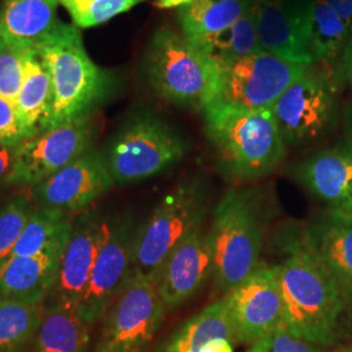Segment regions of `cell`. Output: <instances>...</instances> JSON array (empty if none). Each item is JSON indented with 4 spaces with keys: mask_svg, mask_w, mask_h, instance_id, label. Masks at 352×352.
Segmentation results:
<instances>
[{
    "mask_svg": "<svg viewBox=\"0 0 352 352\" xmlns=\"http://www.w3.org/2000/svg\"><path fill=\"white\" fill-rule=\"evenodd\" d=\"M253 0H192L177 8L183 36L190 42L223 32L236 23Z\"/></svg>",
    "mask_w": 352,
    "mask_h": 352,
    "instance_id": "26",
    "label": "cell"
},
{
    "mask_svg": "<svg viewBox=\"0 0 352 352\" xmlns=\"http://www.w3.org/2000/svg\"><path fill=\"white\" fill-rule=\"evenodd\" d=\"M342 72L352 87V33L342 55Z\"/></svg>",
    "mask_w": 352,
    "mask_h": 352,
    "instance_id": "37",
    "label": "cell"
},
{
    "mask_svg": "<svg viewBox=\"0 0 352 352\" xmlns=\"http://www.w3.org/2000/svg\"><path fill=\"white\" fill-rule=\"evenodd\" d=\"M52 102V84L47 67L34 46L28 55L24 82L14 102L25 140L42 133Z\"/></svg>",
    "mask_w": 352,
    "mask_h": 352,
    "instance_id": "23",
    "label": "cell"
},
{
    "mask_svg": "<svg viewBox=\"0 0 352 352\" xmlns=\"http://www.w3.org/2000/svg\"><path fill=\"white\" fill-rule=\"evenodd\" d=\"M308 71L309 65L294 63L265 51L221 64L219 91L209 106L272 109L289 85Z\"/></svg>",
    "mask_w": 352,
    "mask_h": 352,
    "instance_id": "8",
    "label": "cell"
},
{
    "mask_svg": "<svg viewBox=\"0 0 352 352\" xmlns=\"http://www.w3.org/2000/svg\"><path fill=\"white\" fill-rule=\"evenodd\" d=\"M157 282L133 277L104 314L96 352H146L164 318Z\"/></svg>",
    "mask_w": 352,
    "mask_h": 352,
    "instance_id": "9",
    "label": "cell"
},
{
    "mask_svg": "<svg viewBox=\"0 0 352 352\" xmlns=\"http://www.w3.org/2000/svg\"><path fill=\"white\" fill-rule=\"evenodd\" d=\"M272 113L285 142L314 141L334 124L337 116L334 88L308 71L278 98Z\"/></svg>",
    "mask_w": 352,
    "mask_h": 352,
    "instance_id": "11",
    "label": "cell"
},
{
    "mask_svg": "<svg viewBox=\"0 0 352 352\" xmlns=\"http://www.w3.org/2000/svg\"><path fill=\"white\" fill-rule=\"evenodd\" d=\"M113 184L104 154L90 151L37 184L34 197L41 206L72 213L88 208Z\"/></svg>",
    "mask_w": 352,
    "mask_h": 352,
    "instance_id": "14",
    "label": "cell"
},
{
    "mask_svg": "<svg viewBox=\"0 0 352 352\" xmlns=\"http://www.w3.org/2000/svg\"><path fill=\"white\" fill-rule=\"evenodd\" d=\"M145 72L155 94L176 106L204 111L219 91L221 64L167 26L151 37Z\"/></svg>",
    "mask_w": 352,
    "mask_h": 352,
    "instance_id": "4",
    "label": "cell"
},
{
    "mask_svg": "<svg viewBox=\"0 0 352 352\" xmlns=\"http://www.w3.org/2000/svg\"><path fill=\"white\" fill-rule=\"evenodd\" d=\"M307 45L312 64L334 63L343 54L352 30L324 0H311L304 8Z\"/></svg>",
    "mask_w": 352,
    "mask_h": 352,
    "instance_id": "24",
    "label": "cell"
},
{
    "mask_svg": "<svg viewBox=\"0 0 352 352\" xmlns=\"http://www.w3.org/2000/svg\"><path fill=\"white\" fill-rule=\"evenodd\" d=\"M192 43L219 64L228 63L252 54L261 52L263 49L258 42L253 1L251 7L230 28L213 36L197 39Z\"/></svg>",
    "mask_w": 352,
    "mask_h": 352,
    "instance_id": "27",
    "label": "cell"
},
{
    "mask_svg": "<svg viewBox=\"0 0 352 352\" xmlns=\"http://www.w3.org/2000/svg\"><path fill=\"white\" fill-rule=\"evenodd\" d=\"M247 352H325L322 347L295 338L286 329H279L254 343Z\"/></svg>",
    "mask_w": 352,
    "mask_h": 352,
    "instance_id": "33",
    "label": "cell"
},
{
    "mask_svg": "<svg viewBox=\"0 0 352 352\" xmlns=\"http://www.w3.org/2000/svg\"><path fill=\"white\" fill-rule=\"evenodd\" d=\"M74 222L69 213L55 208L39 206L29 215L12 256H29L46 251L64 234L69 232Z\"/></svg>",
    "mask_w": 352,
    "mask_h": 352,
    "instance_id": "29",
    "label": "cell"
},
{
    "mask_svg": "<svg viewBox=\"0 0 352 352\" xmlns=\"http://www.w3.org/2000/svg\"><path fill=\"white\" fill-rule=\"evenodd\" d=\"M235 344L226 304L219 299L183 322L157 352H234Z\"/></svg>",
    "mask_w": 352,
    "mask_h": 352,
    "instance_id": "21",
    "label": "cell"
},
{
    "mask_svg": "<svg viewBox=\"0 0 352 352\" xmlns=\"http://www.w3.org/2000/svg\"><path fill=\"white\" fill-rule=\"evenodd\" d=\"M336 352H352V346H347V347H340Z\"/></svg>",
    "mask_w": 352,
    "mask_h": 352,
    "instance_id": "39",
    "label": "cell"
},
{
    "mask_svg": "<svg viewBox=\"0 0 352 352\" xmlns=\"http://www.w3.org/2000/svg\"><path fill=\"white\" fill-rule=\"evenodd\" d=\"M58 0H1L0 37L34 46L59 23Z\"/></svg>",
    "mask_w": 352,
    "mask_h": 352,
    "instance_id": "22",
    "label": "cell"
},
{
    "mask_svg": "<svg viewBox=\"0 0 352 352\" xmlns=\"http://www.w3.org/2000/svg\"><path fill=\"white\" fill-rule=\"evenodd\" d=\"M17 166V146L0 145V184H12Z\"/></svg>",
    "mask_w": 352,
    "mask_h": 352,
    "instance_id": "35",
    "label": "cell"
},
{
    "mask_svg": "<svg viewBox=\"0 0 352 352\" xmlns=\"http://www.w3.org/2000/svg\"><path fill=\"white\" fill-rule=\"evenodd\" d=\"M109 227L110 223L96 213L84 214L76 221L60 261L56 283L51 291L52 302L77 308L88 287Z\"/></svg>",
    "mask_w": 352,
    "mask_h": 352,
    "instance_id": "15",
    "label": "cell"
},
{
    "mask_svg": "<svg viewBox=\"0 0 352 352\" xmlns=\"http://www.w3.org/2000/svg\"><path fill=\"white\" fill-rule=\"evenodd\" d=\"M350 142H351V144H352V139H351V140H350Z\"/></svg>",
    "mask_w": 352,
    "mask_h": 352,
    "instance_id": "40",
    "label": "cell"
},
{
    "mask_svg": "<svg viewBox=\"0 0 352 352\" xmlns=\"http://www.w3.org/2000/svg\"><path fill=\"white\" fill-rule=\"evenodd\" d=\"M30 213V204L24 196H14L0 206V265L12 256Z\"/></svg>",
    "mask_w": 352,
    "mask_h": 352,
    "instance_id": "32",
    "label": "cell"
},
{
    "mask_svg": "<svg viewBox=\"0 0 352 352\" xmlns=\"http://www.w3.org/2000/svg\"><path fill=\"white\" fill-rule=\"evenodd\" d=\"M136 231L138 226L131 217L110 223L88 287L76 308L77 315L88 325L97 322L106 314L131 279Z\"/></svg>",
    "mask_w": 352,
    "mask_h": 352,
    "instance_id": "13",
    "label": "cell"
},
{
    "mask_svg": "<svg viewBox=\"0 0 352 352\" xmlns=\"http://www.w3.org/2000/svg\"><path fill=\"white\" fill-rule=\"evenodd\" d=\"M277 266L285 304V329L295 338L331 347L346 334L352 295L302 236L289 238Z\"/></svg>",
    "mask_w": 352,
    "mask_h": 352,
    "instance_id": "1",
    "label": "cell"
},
{
    "mask_svg": "<svg viewBox=\"0 0 352 352\" xmlns=\"http://www.w3.org/2000/svg\"><path fill=\"white\" fill-rule=\"evenodd\" d=\"M222 299L238 343L252 344L285 329V304L276 265L258 263L251 274Z\"/></svg>",
    "mask_w": 352,
    "mask_h": 352,
    "instance_id": "10",
    "label": "cell"
},
{
    "mask_svg": "<svg viewBox=\"0 0 352 352\" xmlns=\"http://www.w3.org/2000/svg\"><path fill=\"white\" fill-rule=\"evenodd\" d=\"M187 142L164 120L140 115L122 126L104 154L113 182L120 186L140 183L180 162Z\"/></svg>",
    "mask_w": 352,
    "mask_h": 352,
    "instance_id": "7",
    "label": "cell"
},
{
    "mask_svg": "<svg viewBox=\"0 0 352 352\" xmlns=\"http://www.w3.org/2000/svg\"><path fill=\"white\" fill-rule=\"evenodd\" d=\"M91 116L52 128L17 145L12 184L36 187L90 151L94 136Z\"/></svg>",
    "mask_w": 352,
    "mask_h": 352,
    "instance_id": "12",
    "label": "cell"
},
{
    "mask_svg": "<svg viewBox=\"0 0 352 352\" xmlns=\"http://www.w3.org/2000/svg\"><path fill=\"white\" fill-rule=\"evenodd\" d=\"M213 251L209 231L199 228L183 240L166 260L157 287L166 308H176L196 295L213 277Z\"/></svg>",
    "mask_w": 352,
    "mask_h": 352,
    "instance_id": "16",
    "label": "cell"
},
{
    "mask_svg": "<svg viewBox=\"0 0 352 352\" xmlns=\"http://www.w3.org/2000/svg\"><path fill=\"white\" fill-rule=\"evenodd\" d=\"M352 30V0H324Z\"/></svg>",
    "mask_w": 352,
    "mask_h": 352,
    "instance_id": "36",
    "label": "cell"
},
{
    "mask_svg": "<svg viewBox=\"0 0 352 352\" xmlns=\"http://www.w3.org/2000/svg\"><path fill=\"white\" fill-rule=\"evenodd\" d=\"M205 135L227 176L253 180L273 173L286 146L272 109H236L214 104L204 110Z\"/></svg>",
    "mask_w": 352,
    "mask_h": 352,
    "instance_id": "3",
    "label": "cell"
},
{
    "mask_svg": "<svg viewBox=\"0 0 352 352\" xmlns=\"http://www.w3.org/2000/svg\"><path fill=\"white\" fill-rule=\"evenodd\" d=\"M71 232L64 234L46 251L12 256L0 265V298L43 302L54 289Z\"/></svg>",
    "mask_w": 352,
    "mask_h": 352,
    "instance_id": "17",
    "label": "cell"
},
{
    "mask_svg": "<svg viewBox=\"0 0 352 352\" xmlns=\"http://www.w3.org/2000/svg\"><path fill=\"white\" fill-rule=\"evenodd\" d=\"M214 282L222 294L236 287L260 263L263 222L248 192L230 189L217 204L209 230Z\"/></svg>",
    "mask_w": 352,
    "mask_h": 352,
    "instance_id": "6",
    "label": "cell"
},
{
    "mask_svg": "<svg viewBox=\"0 0 352 352\" xmlns=\"http://www.w3.org/2000/svg\"><path fill=\"white\" fill-rule=\"evenodd\" d=\"M298 177L329 209L352 213V144L316 153L298 167Z\"/></svg>",
    "mask_w": 352,
    "mask_h": 352,
    "instance_id": "19",
    "label": "cell"
},
{
    "mask_svg": "<svg viewBox=\"0 0 352 352\" xmlns=\"http://www.w3.org/2000/svg\"><path fill=\"white\" fill-rule=\"evenodd\" d=\"M78 29L101 25L144 0H58Z\"/></svg>",
    "mask_w": 352,
    "mask_h": 352,
    "instance_id": "30",
    "label": "cell"
},
{
    "mask_svg": "<svg viewBox=\"0 0 352 352\" xmlns=\"http://www.w3.org/2000/svg\"><path fill=\"white\" fill-rule=\"evenodd\" d=\"M208 210V189L199 179H187L166 193L148 219L138 227L131 278L157 282L171 252L201 228Z\"/></svg>",
    "mask_w": 352,
    "mask_h": 352,
    "instance_id": "5",
    "label": "cell"
},
{
    "mask_svg": "<svg viewBox=\"0 0 352 352\" xmlns=\"http://www.w3.org/2000/svg\"><path fill=\"white\" fill-rule=\"evenodd\" d=\"M300 236L352 295V213L329 209Z\"/></svg>",
    "mask_w": 352,
    "mask_h": 352,
    "instance_id": "20",
    "label": "cell"
},
{
    "mask_svg": "<svg viewBox=\"0 0 352 352\" xmlns=\"http://www.w3.org/2000/svg\"><path fill=\"white\" fill-rule=\"evenodd\" d=\"M192 0H157V4L158 7L161 8H180L186 4L190 3Z\"/></svg>",
    "mask_w": 352,
    "mask_h": 352,
    "instance_id": "38",
    "label": "cell"
},
{
    "mask_svg": "<svg viewBox=\"0 0 352 352\" xmlns=\"http://www.w3.org/2000/svg\"><path fill=\"white\" fill-rule=\"evenodd\" d=\"M260 46L265 52L294 63L311 65L304 10L286 0H253Z\"/></svg>",
    "mask_w": 352,
    "mask_h": 352,
    "instance_id": "18",
    "label": "cell"
},
{
    "mask_svg": "<svg viewBox=\"0 0 352 352\" xmlns=\"http://www.w3.org/2000/svg\"><path fill=\"white\" fill-rule=\"evenodd\" d=\"M23 141H25V135L16 106L0 96V145L17 146Z\"/></svg>",
    "mask_w": 352,
    "mask_h": 352,
    "instance_id": "34",
    "label": "cell"
},
{
    "mask_svg": "<svg viewBox=\"0 0 352 352\" xmlns=\"http://www.w3.org/2000/svg\"><path fill=\"white\" fill-rule=\"evenodd\" d=\"M34 50L52 84L50 113L42 132L91 116L111 96L113 77L89 58L77 26L59 21Z\"/></svg>",
    "mask_w": 352,
    "mask_h": 352,
    "instance_id": "2",
    "label": "cell"
},
{
    "mask_svg": "<svg viewBox=\"0 0 352 352\" xmlns=\"http://www.w3.org/2000/svg\"><path fill=\"white\" fill-rule=\"evenodd\" d=\"M32 49L33 46L0 37V96L13 103L23 87L26 59Z\"/></svg>",
    "mask_w": 352,
    "mask_h": 352,
    "instance_id": "31",
    "label": "cell"
},
{
    "mask_svg": "<svg viewBox=\"0 0 352 352\" xmlns=\"http://www.w3.org/2000/svg\"><path fill=\"white\" fill-rule=\"evenodd\" d=\"M34 340L33 352H85L88 324L74 308L52 302L43 311Z\"/></svg>",
    "mask_w": 352,
    "mask_h": 352,
    "instance_id": "25",
    "label": "cell"
},
{
    "mask_svg": "<svg viewBox=\"0 0 352 352\" xmlns=\"http://www.w3.org/2000/svg\"><path fill=\"white\" fill-rule=\"evenodd\" d=\"M43 302L0 298V352H24L36 338Z\"/></svg>",
    "mask_w": 352,
    "mask_h": 352,
    "instance_id": "28",
    "label": "cell"
}]
</instances>
